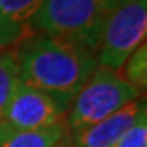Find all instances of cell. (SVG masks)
<instances>
[{"label": "cell", "instance_id": "cell-10", "mask_svg": "<svg viewBox=\"0 0 147 147\" xmlns=\"http://www.w3.org/2000/svg\"><path fill=\"white\" fill-rule=\"evenodd\" d=\"M123 70V79L127 84H131L136 90L144 93L147 87V46L146 42L139 46L134 53L129 56L124 65L121 67Z\"/></svg>", "mask_w": 147, "mask_h": 147}, {"label": "cell", "instance_id": "cell-3", "mask_svg": "<svg viewBox=\"0 0 147 147\" xmlns=\"http://www.w3.org/2000/svg\"><path fill=\"white\" fill-rule=\"evenodd\" d=\"M139 96L141 92L127 84L118 72L96 67L69 106L67 134L74 136L85 131Z\"/></svg>", "mask_w": 147, "mask_h": 147}, {"label": "cell", "instance_id": "cell-8", "mask_svg": "<svg viewBox=\"0 0 147 147\" xmlns=\"http://www.w3.org/2000/svg\"><path fill=\"white\" fill-rule=\"evenodd\" d=\"M67 141V129L64 124L39 129L25 131L0 121V147H64Z\"/></svg>", "mask_w": 147, "mask_h": 147}, {"label": "cell", "instance_id": "cell-2", "mask_svg": "<svg viewBox=\"0 0 147 147\" xmlns=\"http://www.w3.org/2000/svg\"><path fill=\"white\" fill-rule=\"evenodd\" d=\"M116 7L110 0H44L33 30L75 42L95 54L105 23Z\"/></svg>", "mask_w": 147, "mask_h": 147}, {"label": "cell", "instance_id": "cell-1", "mask_svg": "<svg viewBox=\"0 0 147 147\" xmlns=\"http://www.w3.org/2000/svg\"><path fill=\"white\" fill-rule=\"evenodd\" d=\"M13 54L18 79L53 95L67 108L98 67L92 51L42 33L21 39Z\"/></svg>", "mask_w": 147, "mask_h": 147}, {"label": "cell", "instance_id": "cell-4", "mask_svg": "<svg viewBox=\"0 0 147 147\" xmlns=\"http://www.w3.org/2000/svg\"><path fill=\"white\" fill-rule=\"evenodd\" d=\"M146 34L147 0H131L116 7L106 20L95 51L96 65L113 72L121 70L129 56L146 42Z\"/></svg>", "mask_w": 147, "mask_h": 147}, {"label": "cell", "instance_id": "cell-11", "mask_svg": "<svg viewBox=\"0 0 147 147\" xmlns=\"http://www.w3.org/2000/svg\"><path fill=\"white\" fill-rule=\"evenodd\" d=\"M111 147H147V116L137 121Z\"/></svg>", "mask_w": 147, "mask_h": 147}, {"label": "cell", "instance_id": "cell-12", "mask_svg": "<svg viewBox=\"0 0 147 147\" xmlns=\"http://www.w3.org/2000/svg\"><path fill=\"white\" fill-rule=\"evenodd\" d=\"M110 2H113V3H115V5H123V3H126V2H131V0H110Z\"/></svg>", "mask_w": 147, "mask_h": 147}, {"label": "cell", "instance_id": "cell-9", "mask_svg": "<svg viewBox=\"0 0 147 147\" xmlns=\"http://www.w3.org/2000/svg\"><path fill=\"white\" fill-rule=\"evenodd\" d=\"M18 67L13 53H0V121L18 82Z\"/></svg>", "mask_w": 147, "mask_h": 147}, {"label": "cell", "instance_id": "cell-7", "mask_svg": "<svg viewBox=\"0 0 147 147\" xmlns=\"http://www.w3.org/2000/svg\"><path fill=\"white\" fill-rule=\"evenodd\" d=\"M44 0H0V49L34 34L33 23Z\"/></svg>", "mask_w": 147, "mask_h": 147}, {"label": "cell", "instance_id": "cell-5", "mask_svg": "<svg viewBox=\"0 0 147 147\" xmlns=\"http://www.w3.org/2000/svg\"><path fill=\"white\" fill-rule=\"evenodd\" d=\"M67 110L53 95L18 80L2 121L18 129L39 131L61 124Z\"/></svg>", "mask_w": 147, "mask_h": 147}, {"label": "cell", "instance_id": "cell-6", "mask_svg": "<svg viewBox=\"0 0 147 147\" xmlns=\"http://www.w3.org/2000/svg\"><path fill=\"white\" fill-rule=\"evenodd\" d=\"M146 116V100L137 98L85 131L69 136V142L72 147H111L124 132Z\"/></svg>", "mask_w": 147, "mask_h": 147}]
</instances>
